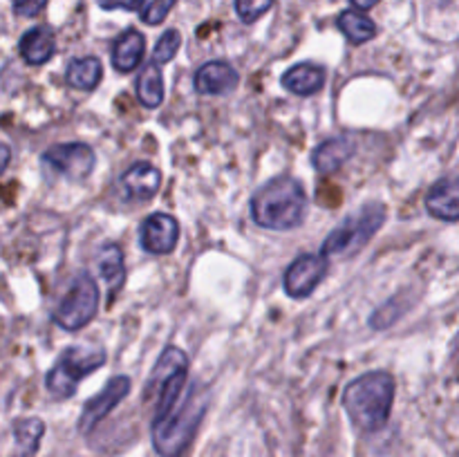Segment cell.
I'll return each mask as SVG.
<instances>
[{"label":"cell","mask_w":459,"mask_h":457,"mask_svg":"<svg viewBox=\"0 0 459 457\" xmlns=\"http://www.w3.org/2000/svg\"><path fill=\"white\" fill-rule=\"evenodd\" d=\"M211 394L204 384L193 381L186 385L182 397L166 410L155 412L152 419V446L161 457H182L191 446L202 424Z\"/></svg>","instance_id":"6da1fadb"},{"label":"cell","mask_w":459,"mask_h":457,"mask_svg":"<svg viewBox=\"0 0 459 457\" xmlns=\"http://www.w3.org/2000/svg\"><path fill=\"white\" fill-rule=\"evenodd\" d=\"M307 213V195L299 179L278 175L269 179L251 200V215L258 227L272 231H291L300 227Z\"/></svg>","instance_id":"7a4b0ae2"},{"label":"cell","mask_w":459,"mask_h":457,"mask_svg":"<svg viewBox=\"0 0 459 457\" xmlns=\"http://www.w3.org/2000/svg\"><path fill=\"white\" fill-rule=\"evenodd\" d=\"M394 401V376L390 372H366L350 381L343 392V408L350 421L363 433L381 430L390 419Z\"/></svg>","instance_id":"3957f363"},{"label":"cell","mask_w":459,"mask_h":457,"mask_svg":"<svg viewBox=\"0 0 459 457\" xmlns=\"http://www.w3.org/2000/svg\"><path fill=\"white\" fill-rule=\"evenodd\" d=\"M385 222V206L381 202H368L354 215L345 218L330 236L325 237L321 246V254L325 258H345V255L357 254L359 249L372 240L381 224Z\"/></svg>","instance_id":"277c9868"},{"label":"cell","mask_w":459,"mask_h":457,"mask_svg":"<svg viewBox=\"0 0 459 457\" xmlns=\"http://www.w3.org/2000/svg\"><path fill=\"white\" fill-rule=\"evenodd\" d=\"M103 363H106L103 349L67 348L45 376V388L54 399H70L79 388L81 379L99 370Z\"/></svg>","instance_id":"5b68a950"},{"label":"cell","mask_w":459,"mask_h":457,"mask_svg":"<svg viewBox=\"0 0 459 457\" xmlns=\"http://www.w3.org/2000/svg\"><path fill=\"white\" fill-rule=\"evenodd\" d=\"M188 385V357L179 348H166L157 358L146 385V397L155 399V412L173 406Z\"/></svg>","instance_id":"8992f818"},{"label":"cell","mask_w":459,"mask_h":457,"mask_svg":"<svg viewBox=\"0 0 459 457\" xmlns=\"http://www.w3.org/2000/svg\"><path fill=\"white\" fill-rule=\"evenodd\" d=\"M99 309V285L88 272H81L70 282V289L54 309V323L67 332L88 325Z\"/></svg>","instance_id":"52a82bcc"},{"label":"cell","mask_w":459,"mask_h":457,"mask_svg":"<svg viewBox=\"0 0 459 457\" xmlns=\"http://www.w3.org/2000/svg\"><path fill=\"white\" fill-rule=\"evenodd\" d=\"M43 164L67 179H85L94 168V151L83 142L56 143L43 152Z\"/></svg>","instance_id":"ba28073f"},{"label":"cell","mask_w":459,"mask_h":457,"mask_svg":"<svg viewBox=\"0 0 459 457\" xmlns=\"http://www.w3.org/2000/svg\"><path fill=\"white\" fill-rule=\"evenodd\" d=\"M130 385H133L130 376H124V375L112 376V379L103 385V390H99V392L83 406V412H81L79 417L81 433L83 435L92 433V430L99 426V421L106 419V417L110 415V412L115 410L126 397H128Z\"/></svg>","instance_id":"9c48e42d"},{"label":"cell","mask_w":459,"mask_h":457,"mask_svg":"<svg viewBox=\"0 0 459 457\" xmlns=\"http://www.w3.org/2000/svg\"><path fill=\"white\" fill-rule=\"evenodd\" d=\"M327 258L323 254H303L287 267L282 276L287 296L291 298H307L327 273Z\"/></svg>","instance_id":"30bf717a"},{"label":"cell","mask_w":459,"mask_h":457,"mask_svg":"<svg viewBox=\"0 0 459 457\" xmlns=\"http://www.w3.org/2000/svg\"><path fill=\"white\" fill-rule=\"evenodd\" d=\"M142 246L148 254L164 255L178 246L179 240V224L173 215L169 213H152L143 220L142 224Z\"/></svg>","instance_id":"8fae6325"},{"label":"cell","mask_w":459,"mask_h":457,"mask_svg":"<svg viewBox=\"0 0 459 457\" xmlns=\"http://www.w3.org/2000/svg\"><path fill=\"white\" fill-rule=\"evenodd\" d=\"M119 184L126 200L130 202L152 200L155 193L160 191L161 173L160 168H155V166L148 164V161H137V164H133L124 175H121Z\"/></svg>","instance_id":"7c38bea8"},{"label":"cell","mask_w":459,"mask_h":457,"mask_svg":"<svg viewBox=\"0 0 459 457\" xmlns=\"http://www.w3.org/2000/svg\"><path fill=\"white\" fill-rule=\"evenodd\" d=\"M426 209L433 218L444 220V222L459 220V175L439 179L430 186L426 195Z\"/></svg>","instance_id":"4fadbf2b"},{"label":"cell","mask_w":459,"mask_h":457,"mask_svg":"<svg viewBox=\"0 0 459 457\" xmlns=\"http://www.w3.org/2000/svg\"><path fill=\"white\" fill-rule=\"evenodd\" d=\"M195 90L200 94H227L240 81L236 67L227 61H209L195 72Z\"/></svg>","instance_id":"5bb4252c"},{"label":"cell","mask_w":459,"mask_h":457,"mask_svg":"<svg viewBox=\"0 0 459 457\" xmlns=\"http://www.w3.org/2000/svg\"><path fill=\"white\" fill-rule=\"evenodd\" d=\"M357 151V142L352 137H332L314 148L312 166L323 175H330L339 170Z\"/></svg>","instance_id":"9a60e30c"},{"label":"cell","mask_w":459,"mask_h":457,"mask_svg":"<svg viewBox=\"0 0 459 457\" xmlns=\"http://www.w3.org/2000/svg\"><path fill=\"white\" fill-rule=\"evenodd\" d=\"M325 67L316 65V63H299V65L290 67V70L282 74V85L285 90H290L291 94H299V97H312L318 90L325 85Z\"/></svg>","instance_id":"2e32d148"},{"label":"cell","mask_w":459,"mask_h":457,"mask_svg":"<svg viewBox=\"0 0 459 457\" xmlns=\"http://www.w3.org/2000/svg\"><path fill=\"white\" fill-rule=\"evenodd\" d=\"M21 56L25 58V63L30 65H43L49 58L54 56V49H56V40L49 27H31L25 34L21 36Z\"/></svg>","instance_id":"e0dca14e"},{"label":"cell","mask_w":459,"mask_h":457,"mask_svg":"<svg viewBox=\"0 0 459 457\" xmlns=\"http://www.w3.org/2000/svg\"><path fill=\"white\" fill-rule=\"evenodd\" d=\"M146 47V39L137 30H128L117 39L112 47V65L117 72H133L139 65Z\"/></svg>","instance_id":"ac0fdd59"},{"label":"cell","mask_w":459,"mask_h":457,"mask_svg":"<svg viewBox=\"0 0 459 457\" xmlns=\"http://www.w3.org/2000/svg\"><path fill=\"white\" fill-rule=\"evenodd\" d=\"M101 76H103V67L97 56L74 58V61L67 65V72H65L67 85H72L74 90H94L99 83H101Z\"/></svg>","instance_id":"d6986e66"},{"label":"cell","mask_w":459,"mask_h":457,"mask_svg":"<svg viewBox=\"0 0 459 457\" xmlns=\"http://www.w3.org/2000/svg\"><path fill=\"white\" fill-rule=\"evenodd\" d=\"M137 97L146 108H160L164 101V76L157 63H146L137 76Z\"/></svg>","instance_id":"ffe728a7"},{"label":"cell","mask_w":459,"mask_h":457,"mask_svg":"<svg viewBox=\"0 0 459 457\" xmlns=\"http://www.w3.org/2000/svg\"><path fill=\"white\" fill-rule=\"evenodd\" d=\"M99 273L106 280V285L110 287V296H115L117 291L124 287L126 280V267H124V254L117 245H106L99 251Z\"/></svg>","instance_id":"44dd1931"},{"label":"cell","mask_w":459,"mask_h":457,"mask_svg":"<svg viewBox=\"0 0 459 457\" xmlns=\"http://www.w3.org/2000/svg\"><path fill=\"white\" fill-rule=\"evenodd\" d=\"M339 30L343 31L345 39L354 45H363L370 39H375L377 25L375 21L361 13L359 9H345L339 16Z\"/></svg>","instance_id":"7402d4cb"},{"label":"cell","mask_w":459,"mask_h":457,"mask_svg":"<svg viewBox=\"0 0 459 457\" xmlns=\"http://www.w3.org/2000/svg\"><path fill=\"white\" fill-rule=\"evenodd\" d=\"M45 424L39 417H25V419H18L13 424V439H16L18 455L21 457H31L39 451V444L43 439Z\"/></svg>","instance_id":"603a6c76"},{"label":"cell","mask_w":459,"mask_h":457,"mask_svg":"<svg viewBox=\"0 0 459 457\" xmlns=\"http://www.w3.org/2000/svg\"><path fill=\"white\" fill-rule=\"evenodd\" d=\"M179 45H182V36H179L178 30L164 31V36L157 40L155 52H152V63H157V65H164V63L173 61V56L178 54Z\"/></svg>","instance_id":"cb8c5ba5"},{"label":"cell","mask_w":459,"mask_h":457,"mask_svg":"<svg viewBox=\"0 0 459 457\" xmlns=\"http://www.w3.org/2000/svg\"><path fill=\"white\" fill-rule=\"evenodd\" d=\"M178 0H142L139 4V18L146 25H160Z\"/></svg>","instance_id":"d4e9b609"},{"label":"cell","mask_w":459,"mask_h":457,"mask_svg":"<svg viewBox=\"0 0 459 457\" xmlns=\"http://www.w3.org/2000/svg\"><path fill=\"white\" fill-rule=\"evenodd\" d=\"M273 7V0H236V13L242 22L258 21Z\"/></svg>","instance_id":"484cf974"},{"label":"cell","mask_w":459,"mask_h":457,"mask_svg":"<svg viewBox=\"0 0 459 457\" xmlns=\"http://www.w3.org/2000/svg\"><path fill=\"white\" fill-rule=\"evenodd\" d=\"M45 4H48V0H13L12 7H13V13H18V16L31 18L36 16Z\"/></svg>","instance_id":"4316f807"},{"label":"cell","mask_w":459,"mask_h":457,"mask_svg":"<svg viewBox=\"0 0 459 457\" xmlns=\"http://www.w3.org/2000/svg\"><path fill=\"white\" fill-rule=\"evenodd\" d=\"M103 9H137L139 0H97Z\"/></svg>","instance_id":"83f0119b"},{"label":"cell","mask_w":459,"mask_h":457,"mask_svg":"<svg viewBox=\"0 0 459 457\" xmlns=\"http://www.w3.org/2000/svg\"><path fill=\"white\" fill-rule=\"evenodd\" d=\"M9 161H12V151H9L7 143H0V175L4 173V168L9 166Z\"/></svg>","instance_id":"f1b7e54d"},{"label":"cell","mask_w":459,"mask_h":457,"mask_svg":"<svg viewBox=\"0 0 459 457\" xmlns=\"http://www.w3.org/2000/svg\"><path fill=\"white\" fill-rule=\"evenodd\" d=\"M350 3H352L357 9H372L379 0H350Z\"/></svg>","instance_id":"f546056e"}]
</instances>
